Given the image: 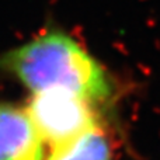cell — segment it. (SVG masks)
I'll use <instances>...</instances> for the list:
<instances>
[{
    "instance_id": "obj_4",
    "label": "cell",
    "mask_w": 160,
    "mask_h": 160,
    "mask_svg": "<svg viewBox=\"0 0 160 160\" xmlns=\"http://www.w3.org/2000/svg\"><path fill=\"white\" fill-rule=\"evenodd\" d=\"M45 160H115V149L107 124L83 135L48 148Z\"/></svg>"
},
{
    "instance_id": "obj_1",
    "label": "cell",
    "mask_w": 160,
    "mask_h": 160,
    "mask_svg": "<svg viewBox=\"0 0 160 160\" xmlns=\"http://www.w3.org/2000/svg\"><path fill=\"white\" fill-rule=\"evenodd\" d=\"M0 75L30 94L61 88L78 93L108 112L121 86L107 66L72 32L48 27L20 45L0 51Z\"/></svg>"
},
{
    "instance_id": "obj_2",
    "label": "cell",
    "mask_w": 160,
    "mask_h": 160,
    "mask_svg": "<svg viewBox=\"0 0 160 160\" xmlns=\"http://www.w3.org/2000/svg\"><path fill=\"white\" fill-rule=\"evenodd\" d=\"M25 105L48 148L107 124V112L69 90L52 88L30 94Z\"/></svg>"
},
{
    "instance_id": "obj_3",
    "label": "cell",
    "mask_w": 160,
    "mask_h": 160,
    "mask_svg": "<svg viewBox=\"0 0 160 160\" xmlns=\"http://www.w3.org/2000/svg\"><path fill=\"white\" fill-rule=\"evenodd\" d=\"M47 150L27 105L0 100V160H45Z\"/></svg>"
}]
</instances>
